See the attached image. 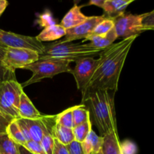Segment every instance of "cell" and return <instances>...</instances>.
I'll return each mask as SVG.
<instances>
[{
    "mask_svg": "<svg viewBox=\"0 0 154 154\" xmlns=\"http://www.w3.org/2000/svg\"><path fill=\"white\" fill-rule=\"evenodd\" d=\"M82 102L93 116L102 136L117 132L114 95L108 90L89 92L83 96Z\"/></svg>",
    "mask_w": 154,
    "mask_h": 154,
    "instance_id": "6da1fadb",
    "label": "cell"
},
{
    "mask_svg": "<svg viewBox=\"0 0 154 154\" xmlns=\"http://www.w3.org/2000/svg\"><path fill=\"white\" fill-rule=\"evenodd\" d=\"M102 51L93 48L89 43H75L64 40L45 45L44 52L39 55V59H60L72 63L78 59L99 55Z\"/></svg>",
    "mask_w": 154,
    "mask_h": 154,
    "instance_id": "7a4b0ae2",
    "label": "cell"
},
{
    "mask_svg": "<svg viewBox=\"0 0 154 154\" xmlns=\"http://www.w3.org/2000/svg\"><path fill=\"white\" fill-rule=\"evenodd\" d=\"M72 62L60 59H39L38 61L29 65L24 69L32 72V75L26 82L21 84L22 87L40 82L45 78H52L59 74L72 71L70 63Z\"/></svg>",
    "mask_w": 154,
    "mask_h": 154,
    "instance_id": "3957f363",
    "label": "cell"
},
{
    "mask_svg": "<svg viewBox=\"0 0 154 154\" xmlns=\"http://www.w3.org/2000/svg\"><path fill=\"white\" fill-rule=\"evenodd\" d=\"M132 45V44L128 45L118 54L113 63L107 68L105 72L94 82L88 86L86 91L82 94L83 96L89 92H94L97 90L117 91L118 88V82L120 74H121L122 69L124 66L125 61H126Z\"/></svg>",
    "mask_w": 154,
    "mask_h": 154,
    "instance_id": "277c9868",
    "label": "cell"
},
{
    "mask_svg": "<svg viewBox=\"0 0 154 154\" xmlns=\"http://www.w3.org/2000/svg\"><path fill=\"white\" fill-rule=\"evenodd\" d=\"M23 89L16 79L6 81L0 85V113L9 122L20 118L19 105Z\"/></svg>",
    "mask_w": 154,
    "mask_h": 154,
    "instance_id": "5b68a950",
    "label": "cell"
},
{
    "mask_svg": "<svg viewBox=\"0 0 154 154\" xmlns=\"http://www.w3.org/2000/svg\"><path fill=\"white\" fill-rule=\"evenodd\" d=\"M145 13L141 14L123 13L114 20V29L117 38L126 39L132 36H138L143 30L142 21Z\"/></svg>",
    "mask_w": 154,
    "mask_h": 154,
    "instance_id": "8992f818",
    "label": "cell"
},
{
    "mask_svg": "<svg viewBox=\"0 0 154 154\" xmlns=\"http://www.w3.org/2000/svg\"><path fill=\"white\" fill-rule=\"evenodd\" d=\"M0 46L5 48H25L32 50L39 54L44 52L45 45L36 37L16 34L0 29Z\"/></svg>",
    "mask_w": 154,
    "mask_h": 154,
    "instance_id": "52a82bcc",
    "label": "cell"
},
{
    "mask_svg": "<svg viewBox=\"0 0 154 154\" xmlns=\"http://www.w3.org/2000/svg\"><path fill=\"white\" fill-rule=\"evenodd\" d=\"M39 60V54L25 48H6L2 64L15 72L17 69H23Z\"/></svg>",
    "mask_w": 154,
    "mask_h": 154,
    "instance_id": "ba28073f",
    "label": "cell"
},
{
    "mask_svg": "<svg viewBox=\"0 0 154 154\" xmlns=\"http://www.w3.org/2000/svg\"><path fill=\"white\" fill-rule=\"evenodd\" d=\"M97 59L93 57H84L75 61V66L72 69L70 73L73 75L77 87L82 92L86 91L93 76L96 68Z\"/></svg>",
    "mask_w": 154,
    "mask_h": 154,
    "instance_id": "9c48e42d",
    "label": "cell"
},
{
    "mask_svg": "<svg viewBox=\"0 0 154 154\" xmlns=\"http://www.w3.org/2000/svg\"><path fill=\"white\" fill-rule=\"evenodd\" d=\"M106 17L105 15L101 16L88 17L87 20L73 28L66 29V34L65 36V41L66 42H74L79 39H85L92 34L96 26L105 20Z\"/></svg>",
    "mask_w": 154,
    "mask_h": 154,
    "instance_id": "30bf717a",
    "label": "cell"
},
{
    "mask_svg": "<svg viewBox=\"0 0 154 154\" xmlns=\"http://www.w3.org/2000/svg\"><path fill=\"white\" fill-rule=\"evenodd\" d=\"M133 2L134 0H105L102 8L104 15L106 18L114 20L124 13L125 9Z\"/></svg>",
    "mask_w": 154,
    "mask_h": 154,
    "instance_id": "8fae6325",
    "label": "cell"
},
{
    "mask_svg": "<svg viewBox=\"0 0 154 154\" xmlns=\"http://www.w3.org/2000/svg\"><path fill=\"white\" fill-rule=\"evenodd\" d=\"M82 6H79L77 4L74 5L73 7L66 13L63 17L60 25L64 27L66 29L73 28L87 20L88 17L81 12Z\"/></svg>",
    "mask_w": 154,
    "mask_h": 154,
    "instance_id": "7c38bea8",
    "label": "cell"
},
{
    "mask_svg": "<svg viewBox=\"0 0 154 154\" xmlns=\"http://www.w3.org/2000/svg\"><path fill=\"white\" fill-rule=\"evenodd\" d=\"M19 115L20 118L26 120L38 119L43 116L38 111L37 108L35 107L32 101L24 92L22 93L20 99Z\"/></svg>",
    "mask_w": 154,
    "mask_h": 154,
    "instance_id": "4fadbf2b",
    "label": "cell"
},
{
    "mask_svg": "<svg viewBox=\"0 0 154 154\" xmlns=\"http://www.w3.org/2000/svg\"><path fill=\"white\" fill-rule=\"evenodd\" d=\"M117 38V33H116L114 27L107 34L103 35H90L86 38L84 42L89 41V44L91 45L93 48L96 49L104 51L105 49L108 48L111 45L114 44V41Z\"/></svg>",
    "mask_w": 154,
    "mask_h": 154,
    "instance_id": "5bb4252c",
    "label": "cell"
},
{
    "mask_svg": "<svg viewBox=\"0 0 154 154\" xmlns=\"http://www.w3.org/2000/svg\"><path fill=\"white\" fill-rule=\"evenodd\" d=\"M66 29L60 24H52L45 27L43 30L36 36V38L40 42H53L60 38L66 36Z\"/></svg>",
    "mask_w": 154,
    "mask_h": 154,
    "instance_id": "9a60e30c",
    "label": "cell"
},
{
    "mask_svg": "<svg viewBox=\"0 0 154 154\" xmlns=\"http://www.w3.org/2000/svg\"><path fill=\"white\" fill-rule=\"evenodd\" d=\"M26 125L29 132L31 139L34 141L41 142L46 127L45 116H42L41 118L34 120L23 119Z\"/></svg>",
    "mask_w": 154,
    "mask_h": 154,
    "instance_id": "2e32d148",
    "label": "cell"
},
{
    "mask_svg": "<svg viewBox=\"0 0 154 154\" xmlns=\"http://www.w3.org/2000/svg\"><path fill=\"white\" fill-rule=\"evenodd\" d=\"M103 142V136H99L92 130L86 139L81 143V146L85 154H97L102 150Z\"/></svg>",
    "mask_w": 154,
    "mask_h": 154,
    "instance_id": "e0dca14e",
    "label": "cell"
},
{
    "mask_svg": "<svg viewBox=\"0 0 154 154\" xmlns=\"http://www.w3.org/2000/svg\"><path fill=\"white\" fill-rule=\"evenodd\" d=\"M104 142L102 147L103 154H123L117 132H113L103 136Z\"/></svg>",
    "mask_w": 154,
    "mask_h": 154,
    "instance_id": "ac0fdd59",
    "label": "cell"
},
{
    "mask_svg": "<svg viewBox=\"0 0 154 154\" xmlns=\"http://www.w3.org/2000/svg\"><path fill=\"white\" fill-rule=\"evenodd\" d=\"M53 134L54 138L65 146L69 145L75 141L73 129L63 127L55 123L53 129Z\"/></svg>",
    "mask_w": 154,
    "mask_h": 154,
    "instance_id": "d6986e66",
    "label": "cell"
},
{
    "mask_svg": "<svg viewBox=\"0 0 154 154\" xmlns=\"http://www.w3.org/2000/svg\"><path fill=\"white\" fill-rule=\"evenodd\" d=\"M0 154H19V145L6 132L0 134Z\"/></svg>",
    "mask_w": 154,
    "mask_h": 154,
    "instance_id": "ffe728a7",
    "label": "cell"
},
{
    "mask_svg": "<svg viewBox=\"0 0 154 154\" xmlns=\"http://www.w3.org/2000/svg\"><path fill=\"white\" fill-rule=\"evenodd\" d=\"M72 115H73L74 126H75L86 123L90 120V111L84 104L73 106Z\"/></svg>",
    "mask_w": 154,
    "mask_h": 154,
    "instance_id": "44dd1931",
    "label": "cell"
},
{
    "mask_svg": "<svg viewBox=\"0 0 154 154\" xmlns=\"http://www.w3.org/2000/svg\"><path fill=\"white\" fill-rule=\"evenodd\" d=\"M6 133L8 134L9 138L13 140L18 145L24 146L26 143V141L16 120L10 122L6 129Z\"/></svg>",
    "mask_w": 154,
    "mask_h": 154,
    "instance_id": "7402d4cb",
    "label": "cell"
},
{
    "mask_svg": "<svg viewBox=\"0 0 154 154\" xmlns=\"http://www.w3.org/2000/svg\"><path fill=\"white\" fill-rule=\"evenodd\" d=\"M72 110L73 107H71L63 111V112L57 114L55 117L56 124L69 129H73L75 126H74Z\"/></svg>",
    "mask_w": 154,
    "mask_h": 154,
    "instance_id": "603a6c76",
    "label": "cell"
},
{
    "mask_svg": "<svg viewBox=\"0 0 154 154\" xmlns=\"http://www.w3.org/2000/svg\"><path fill=\"white\" fill-rule=\"evenodd\" d=\"M92 129L91 120H88L86 123L80 124L73 128L74 135H75V141L77 142L82 143L86 139Z\"/></svg>",
    "mask_w": 154,
    "mask_h": 154,
    "instance_id": "cb8c5ba5",
    "label": "cell"
},
{
    "mask_svg": "<svg viewBox=\"0 0 154 154\" xmlns=\"http://www.w3.org/2000/svg\"><path fill=\"white\" fill-rule=\"evenodd\" d=\"M114 27V22L113 20L105 18L102 21H101L96 26L93 32L90 35H103L109 32ZM90 36V35H89Z\"/></svg>",
    "mask_w": 154,
    "mask_h": 154,
    "instance_id": "d4e9b609",
    "label": "cell"
},
{
    "mask_svg": "<svg viewBox=\"0 0 154 154\" xmlns=\"http://www.w3.org/2000/svg\"><path fill=\"white\" fill-rule=\"evenodd\" d=\"M23 147L33 154H46L40 142L31 140L29 141H27Z\"/></svg>",
    "mask_w": 154,
    "mask_h": 154,
    "instance_id": "484cf974",
    "label": "cell"
},
{
    "mask_svg": "<svg viewBox=\"0 0 154 154\" xmlns=\"http://www.w3.org/2000/svg\"><path fill=\"white\" fill-rule=\"evenodd\" d=\"M121 150L123 154H137L138 153V147L136 144L129 140L123 141L120 144Z\"/></svg>",
    "mask_w": 154,
    "mask_h": 154,
    "instance_id": "4316f807",
    "label": "cell"
},
{
    "mask_svg": "<svg viewBox=\"0 0 154 154\" xmlns=\"http://www.w3.org/2000/svg\"><path fill=\"white\" fill-rule=\"evenodd\" d=\"M143 30H154V10L152 11L145 13L144 19L142 21Z\"/></svg>",
    "mask_w": 154,
    "mask_h": 154,
    "instance_id": "83f0119b",
    "label": "cell"
},
{
    "mask_svg": "<svg viewBox=\"0 0 154 154\" xmlns=\"http://www.w3.org/2000/svg\"><path fill=\"white\" fill-rule=\"evenodd\" d=\"M11 79H15L14 72L6 68L2 63H0V85Z\"/></svg>",
    "mask_w": 154,
    "mask_h": 154,
    "instance_id": "f1b7e54d",
    "label": "cell"
},
{
    "mask_svg": "<svg viewBox=\"0 0 154 154\" xmlns=\"http://www.w3.org/2000/svg\"><path fill=\"white\" fill-rule=\"evenodd\" d=\"M66 147H67L69 154H85L81 143L77 142L76 141H74Z\"/></svg>",
    "mask_w": 154,
    "mask_h": 154,
    "instance_id": "f546056e",
    "label": "cell"
},
{
    "mask_svg": "<svg viewBox=\"0 0 154 154\" xmlns=\"http://www.w3.org/2000/svg\"><path fill=\"white\" fill-rule=\"evenodd\" d=\"M18 126H19L21 132H22L24 138H25L26 141H31V137H30V134H29V129L28 128H27L25 122H24L23 119L22 118H20V119H17V120H16Z\"/></svg>",
    "mask_w": 154,
    "mask_h": 154,
    "instance_id": "4dcf8cb0",
    "label": "cell"
},
{
    "mask_svg": "<svg viewBox=\"0 0 154 154\" xmlns=\"http://www.w3.org/2000/svg\"><path fill=\"white\" fill-rule=\"evenodd\" d=\"M53 154H69L67 147L59 142L57 139H54V146Z\"/></svg>",
    "mask_w": 154,
    "mask_h": 154,
    "instance_id": "1f68e13d",
    "label": "cell"
},
{
    "mask_svg": "<svg viewBox=\"0 0 154 154\" xmlns=\"http://www.w3.org/2000/svg\"><path fill=\"white\" fill-rule=\"evenodd\" d=\"M10 122L0 113V134L6 132V129Z\"/></svg>",
    "mask_w": 154,
    "mask_h": 154,
    "instance_id": "d6a6232c",
    "label": "cell"
},
{
    "mask_svg": "<svg viewBox=\"0 0 154 154\" xmlns=\"http://www.w3.org/2000/svg\"><path fill=\"white\" fill-rule=\"evenodd\" d=\"M104 2H105V0H91L87 5H95L98 6L99 8H102Z\"/></svg>",
    "mask_w": 154,
    "mask_h": 154,
    "instance_id": "836d02e7",
    "label": "cell"
},
{
    "mask_svg": "<svg viewBox=\"0 0 154 154\" xmlns=\"http://www.w3.org/2000/svg\"><path fill=\"white\" fill-rule=\"evenodd\" d=\"M8 2L6 0H0V16L3 14L7 8Z\"/></svg>",
    "mask_w": 154,
    "mask_h": 154,
    "instance_id": "e575fe53",
    "label": "cell"
},
{
    "mask_svg": "<svg viewBox=\"0 0 154 154\" xmlns=\"http://www.w3.org/2000/svg\"><path fill=\"white\" fill-rule=\"evenodd\" d=\"M19 154H33L26 149L23 146L19 145Z\"/></svg>",
    "mask_w": 154,
    "mask_h": 154,
    "instance_id": "d590c367",
    "label": "cell"
},
{
    "mask_svg": "<svg viewBox=\"0 0 154 154\" xmlns=\"http://www.w3.org/2000/svg\"><path fill=\"white\" fill-rule=\"evenodd\" d=\"M5 51H6V48L0 46V63H2V62L3 58H4L5 54Z\"/></svg>",
    "mask_w": 154,
    "mask_h": 154,
    "instance_id": "8d00e7d4",
    "label": "cell"
}]
</instances>
